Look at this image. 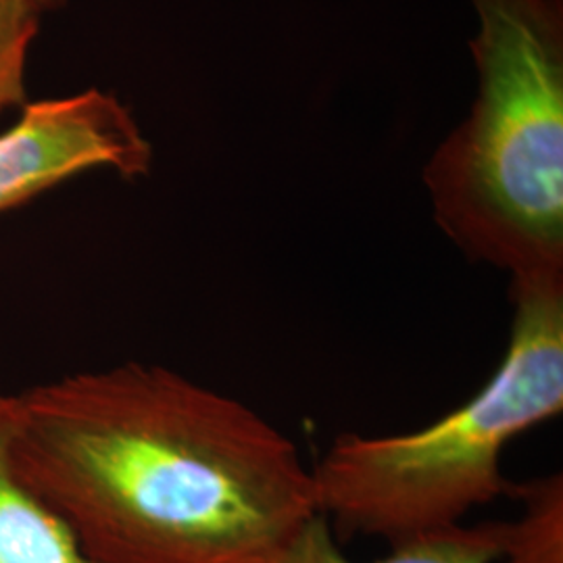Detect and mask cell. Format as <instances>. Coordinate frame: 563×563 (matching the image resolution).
Instances as JSON below:
<instances>
[{"label": "cell", "mask_w": 563, "mask_h": 563, "mask_svg": "<svg viewBox=\"0 0 563 563\" xmlns=\"http://www.w3.org/2000/svg\"><path fill=\"white\" fill-rule=\"evenodd\" d=\"M23 4H27L32 11H36L38 15H44L48 11H55L65 4V0H20Z\"/></svg>", "instance_id": "9c48e42d"}, {"label": "cell", "mask_w": 563, "mask_h": 563, "mask_svg": "<svg viewBox=\"0 0 563 563\" xmlns=\"http://www.w3.org/2000/svg\"><path fill=\"white\" fill-rule=\"evenodd\" d=\"M151 163V144L113 95L25 102L20 120L0 132V216L86 172L109 167L132 180Z\"/></svg>", "instance_id": "277c9868"}, {"label": "cell", "mask_w": 563, "mask_h": 563, "mask_svg": "<svg viewBox=\"0 0 563 563\" xmlns=\"http://www.w3.org/2000/svg\"><path fill=\"white\" fill-rule=\"evenodd\" d=\"M509 297L507 351L472 399L418 432L339 434L311 467L318 511L339 541L399 543L509 495L505 449L563 411V274L516 278Z\"/></svg>", "instance_id": "7a4b0ae2"}, {"label": "cell", "mask_w": 563, "mask_h": 563, "mask_svg": "<svg viewBox=\"0 0 563 563\" xmlns=\"http://www.w3.org/2000/svg\"><path fill=\"white\" fill-rule=\"evenodd\" d=\"M509 495L522 509L504 522L495 563H563V474L553 472L530 483L511 484Z\"/></svg>", "instance_id": "52a82bcc"}, {"label": "cell", "mask_w": 563, "mask_h": 563, "mask_svg": "<svg viewBox=\"0 0 563 563\" xmlns=\"http://www.w3.org/2000/svg\"><path fill=\"white\" fill-rule=\"evenodd\" d=\"M481 95L423 169L434 220L472 262L563 274V0H472Z\"/></svg>", "instance_id": "3957f363"}, {"label": "cell", "mask_w": 563, "mask_h": 563, "mask_svg": "<svg viewBox=\"0 0 563 563\" xmlns=\"http://www.w3.org/2000/svg\"><path fill=\"white\" fill-rule=\"evenodd\" d=\"M15 395L0 393V563H99L15 460Z\"/></svg>", "instance_id": "5b68a950"}, {"label": "cell", "mask_w": 563, "mask_h": 563, "mask_svg": "<svg viewBox=\"0 0 563 563\" xmlns=\"http://www.w3.org/2000/svg\"><path fill=\"white\" fill-rule=\"evenodd\" d=\"M41 15L20 0H0V113L25 104V67Z\"/></svg>", "instance_id": "ba28073f"}, {"label": "cell", "mask_w": 563, "mask_h": 563, "mask_svg": "<svg viewBox=\"0 0 563 563\" xmlns=\"http://www.w3.org/2000/svg\"><path fill=\"white\" fill-rule=\"evenodd\" d=\"M504 522L457 523L390 544V553L374 563H495L501 549ZM341 541L318 514L269 563H355L342 553Z\"/></svg>", "instance_id": "8992f818"}, {"label": "cell", "mask_w": 563, "mask_h": 563, "mask_svg": "<svg viewBox=\"0 0 563 563\" xmlns=\"http://www.w3.org/2000/svg\"><path fill=\"white\" fill-rule=\"evenodd\" d=\"M21 476L99 563H269L318 511L297 444L157 363L15 395Z\"/></svg>", "instance_id": "6da1fadb"}]
</instances>
